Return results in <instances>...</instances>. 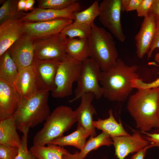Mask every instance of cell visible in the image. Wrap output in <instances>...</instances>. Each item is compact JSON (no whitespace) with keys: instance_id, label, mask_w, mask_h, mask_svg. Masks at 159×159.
Returning a JSON list of instances; mask_svg holds the SVG:
<instances>
[{"instance_id":"1","label":"cell","mask_w":159,"mask_h":159,"mask_svg":"<svg viewBox=\"0 0 159 159\" xmlns=\"http://www.w3.org/2000/svg\"><path fill=\"white\" fill-rule=\"evenodd\" d=\"M138 68L136 65L127 66L118 58L108 70L101 71L100 83L103 96L111 101H124L133 89L132 80L139 78L137 73Z\"/></svg>"},{"instance_id":"2","label":"cell","mask_w":159,"mask_h":159,"mask_svg":"<svg viewBox=\"0 0 159 159\" xmlns=\"http://www.w3.org/2000/svg\"><path fill=\"white\" fill-rule=\"evenodd\" d=\"M159 87L138 90L129 97L127 109L141 132L157 127Z\"/></svg>"},{"instance_id":"3","label":"cell","mask_w":159,"mask_h":159,"mask_svg":"<svg viewBox=\"0 0 159 159\" xmlns=\"http://www.w3.org/2000/svg\"><path fill=\"white\" fill-rule=\"evenodd\" d=\"M48 91L41 89L32 96L22 98L12 116L17 130L22 132L45 121L51 113Z\"/></svg>"},{"instance_id":"4","label":"cell","mask_w":159,"mask_h":159,"mask_svg":"<svg viewBox=\"0 0 159 159\" xmlns=\"http://www.w3.org/2000/svg\"><path fill=\"white\" fill-rule=\"evenodd\" d=\"M88 40L89 57L97 64L102 71H107L118 58L116 43L112 35L94 23Z\"/></svg>"},{"instance_id":"5","label":"cell","mask_w":159,"mask_h":159,"mask_svg":"<svg viewBox=\"0 0 159 159\" xmlns=\"http://www.w3.org/2000/svg\"><path fill=\"white\" fill-rule=\"evenodd\" d=\"M76 122L74 111L69 107L60 105L56 108L45 121L43 127L34 135L33 145L44 146L63 136Z\"/></svg>"},{"instance_id":"6","label":"cell","mask_w":159,"mask_h":159,"mask_svg":"<svg viewBox=\"0 0 159 159\" xmlns=\"http://www.w3.org/2000/svg\"><path fill=\"white\" fill-rule=\"evenodd\" d=\"M82 64V62L67 54L58 67L55 79V88L51 92L52 97L62 98L72 95L73 85L77 80Z\"/></svg>"},{"instance_id":"7","label":"cell","mask_w":159,"mask_h":159,"mask_svg":"<svg viewBox=\"0 0 159 159\" xmlns=\"http://www.w3.org/2000/svg\"><path fill=\"white\" fill-rule=\"evenodd\" d=\"M101 71L98 65L91 58H88L82 62L76 81L74 97L69 102L74 101L88 92L92 93L97 99L103 96V90L99 84Z\"/></svg>"},{"instance_id":"8","label":"cell","mask_w":159,"mask_h":159,"mask_svg":"<svg viewBox=\"0 0 159 159\" xmlns=\"http://www.w3.org/2000/svg\"><path fill=\"white\" fill-rule=\"evenodd\" d=\"M67 38L60 33L33 39L34 58L62 61L67 55Z\"/></svg>"},{"instance_id":"9","label":"cell","mask_w":159,"mask_h":159,"mask_svg":"<svg viewBox=\"0 0 159 159\" xmlns=\"http://www.w3.org/2000/svg\"><path fill=\"white\" fill-rule=\"evenodd\" d=\"M121 0H103L99 4V19L120 42L125 41L126 37L121 22Z\"/></svg>"},{"instance_id":"10","label":"cell","mask_w":159,"mask_h":159,"mask_svg":"<svg viewBox=\"0 0 159 159\" xmlns=\"http://www.w3.org/2000/svg\"><path fill=\"white\" fill-rule=\"evenodd\" d=\"M71 19L60 18L36 22H24V33L33 39L60 33L73 22Z\"/></svg>"},{"instance_id":"11","label":"cell","mask_w":159,"mask_h":159,"mask_svg":"<svg viewBox=\"0 0 159 159\" xmlns=\"http://www.w3.org/2000/svg\"><path fill=\"white\" fill-rule=\"evenodd\" d=\"M18 70L32 64L34 58L33 39L24 34L8 50Z\"/></svg>"},{"instance_id":"12","label":"cell","mask_w":159,"mask_h":159,"mask_svg":"<svg viewBox=\"0 0 159 159\" xmlns=\"http://www.w3.org/2000/svg\"><path fill=\"white\" fill-rule=\"evenodd\" d=\"M80 8V4L77 1L69 7L61 9L34 8L30 12L26 13L20 20L24 22H39L60 18L73 20V13L79 11Z\"/></svg>"},{"instance_id":"13","label":"cell","mask_w":159,"mask_h":159,"mask_svg":"<svg viewBox=\"0 0 159 159\" xmlns=\"http://www.w3.org/2000/svg\"><path fill=\"white\" fill-rule=\"evenodd\" d=\"M115 155L118 159H125L131 153L137 152L150 145L138 132L129 136L112 137Z\"/></svg>"},{"instance_id":"14","label":"cell","mask_w":159,"mask_h":159,"mask_svg":"<svg viewBox=\"0 0 159 159\" xmlns=\"http://www.w3.org/2000/svg\"><path fill=\"white\" fill-rule=\"evenodd\" d=\"M155 29V14L150 11L148 16L144 18L135 37L136 54L139 58H142L148 52L154 37Z\"/></svg>"},{"instance_id":"15","label":"cell","mask_w":159,"mask_h":159,"mask_svg":"<svg viewBox=\"0 0 159 159\" xmlns=\"http://www.w3.org/2000/svg\"><path fill=\"white\" fill-rule=\"evenodd\" d=\"M14 86L21 99L29 98L41 90L32 64L19 71Z\"/></svg>"},{"instance_id":"16","label":"cell","mask_w":159,"mask_h":159,"mask_svg":"<svg viewBox=\"0 0 159 159\" xmlns=\"http://www.w3.org/2000/svg\"><path fill=\"white\" fill-rule=\"evenodd\" d=\"M95 97L91 92L83 94L80 97V104L74 111L78 125L82 126L90 134V137L96 136L95 128L93 124V117L96 112L92 104Z\"/></svg>"},{"instance_id":"17","label":"cell","mask_w":159,"mask_h":159,"mask_svg":"<svg viewBox=\"0 0 159 159\" xmlns=\"http://www.w3.org/2000/svg\"><path fill=\"white\" fill-rule=\"evenodd\" d=\"M60 62L34 58L32 64L41 89L51 92L54 90L55 76Z\"/></svg>"},{"instance_id":"18","label":"cell","mask_w":159,"mask_h":159,"mask_svg":"<svg viewBox=\"0 0 159 159\" xmlns=\"http://www.w3.org/2000/svg\"><path fill=\"white\" fill-rule=\"evenodd\" d=\"M21 99L14 86L0 80V120L12 117Z\"/></svg>"},{"instance_id":"19","label":"cell","mask_w":159,"mask_h":159,"mask_svg":"<svg viewBox=\"0 0 159 159\" xmlns=\"http://www.w3.org/2000/svg\"><path fill=\"white\" fill-rule=\"evenodd\" d=\"M24 33V22L10 19L0 24V57Z\"/></svg>"},{"instance_id":"20","label":"cell","mask_w":159,"mask_h":159,"mask_svg":"<svg viewBox=\"0 0 159 159\" xmlns=\"http://www.w3.org/2000/svg\"><path fill=\"white\" fill-rule=\"evenodd\" d=\"M12 117L0 120V144L19 148L22 140Z\"/></svg>"},{"instance_id":"21","label":"cell","mask_w":159,"mask_h":159,"mask_svg":"<svg viewBox=\"0 0 159 159\" xmlns=\"http://www.w3.org/2000/svg\"><path fill=\"white\" fill-rule=\"evenodd\" d=\"M89 136H90V133L82 126L78 125L76 130L72 133L55 139L47 145H54L62 147L72 146L81 150L86 142V138Z\"/></svg>"},{"instance_id":"22","label":"cell","mask_w":159,"mask_h":159,"mask_svg":"<svg viewBox=\"0 0 159 159\" xmlns=\"http://www.w3.org/2000/svg\"><path fill=\"white\" fill-rule=\"evenodd\" d=\"M108 113V118L104 119L98 118L97 120L93 121V124L95 128L106 133L110 137L130 135L125 130L122 123L116 121L112 110H109Z\"/></svg>"},{"instance_id":"23","label":"cell","mask_w":159,"mask_h":159,"mask_svg":"<svg viewBox=\"0 0 159 159\" xmlns=\"http://www.w3.org/2000/svg\"><path fill=\"white\" fill-rule=\"evenodd\" d=\"M66 51L67 54L82 62L89 57L88 39L67 38Z\"/></svg>"},{"instance_id":"24","label":"cell","mask_w":159,"mask_h":159,"mask_svg":"<svg viewBox=\"0 0 159 159\" xmlns=\"http://www.w3.org/2000/svg\"><path fill=\"white\" fill-rule=\"evenodd\" d=\"M18 71L7 50L0 57V80L14 86Z\"/></svg>"},{"instance_id":"25","label":"cell","mask_w":159,"mask_h":159,"mask_svg":"<svg viewBox=\"0 0 159 159\" xmlns=\"http://www.w3.org/2000/svg\"><path fill=\"white\" fill-rule=\"evenodd\" d=\"M29 150L38 159H62L63 155L68 151L63 147L52 144L33 145Z\"/></svg>"},{"instance_id":"26","label":"cell","mask_w":159,"mask_h":159,"mask_svg":"<svg viewBox=\"0 0 159 159\" xmlns=\"http://www.w3.org/2000/svg\"><path fill=\"white\" fill-rule=\"evenodd\" d=\"M113 142L110 136L102 132L97 136L90 137L86 141L83 148L79 152L78 159H84L91 151L95 150L103 146H109Z\"/></svg>"},{"instance_id":"27","label":"cell","mask_w":159,"mask_h":159,"mask_svg":"<svg viewBox=\"0 0 159 159\" xmlns=\"http://www.w3.org/2000/svg\"><path fill=\"white\" fill-rule=\"evenodd\" d=\"M100 14L99 4L96 1L88 8L82 11L73 13L74 21L91 27L95 19Z\"/></svg>"},{"instance_id":"28","label":"cell","mask_w":159,"mask_h":159,"mask_svg":"<svg viewBox=\"0 0 159 159\" xmlns=\"http://www.w3.org/2000/svg\"><path fill=\"white\" fill-rule=\"evenodd\" d=\"M19 0L4 1L0 8V24L9 20H20L25 15L18 8Z\"/></svg>"},{"instance_id":"29","label":"cell","mask_w":159,"mask_h":159,"mask_svg":"<svg viewBox=\"0 0 159 159\" xmlns=\"http://www.w3.org/2000/svg\"><path fill=\"white\" fill-rule=\"evenodd\" d=\"M91 32V27L74 21L67 25L60 33L67 38L88 39Z\"/></svg>"},{"instance_id":"30","label":"cell","mask_w":159,"mask_h":159,"mask_svg":"<svg viewBox=\"0 0 159 159\" xmlns=\"http://www.w3.org/2000/svg\"><path fill=\"white\" fill-rule=\"evenodd\" d=\"M38 7L53 9H61L70 6L77 2L76 0H39Z\"/></svg>"},{"instance_id":"31","label":"cell","mask_w":159,"mask_h":159,"mask_svg":"<svg viewBox=\"0 0 159 159\" xmlns=\"http://www.w3.org/2000/svg\"><path fill=\"white\" fill-rule=\"evenodd\" d=\"M29 130L24 131L21 137L22 143L15 159H38L27 147L28 133Z\"/></svg>"},{"instance_id":"32","label":"cell","mask_w":159,"mask_h":159,"mask_svg":"<svg viewBox=\"0 0 159 159\" xmlns=\"http://www.w3.org/2000/svg\"><path fill=\"white\" fill-rule=\"evenodd\" d=\"M132 86L133 88H136L138 90L158 88L159 87V78L150 83L145 82L139 78H135L132 81Z\"/></svg>"},{"instance_id":"33","label":"cell","mask_w":159,"mask_h":159,"mask_svg":"<svg viewBox=\"0 0 159 159\" xmlns=\"http://www.w3.org/2000/svg\"><path fill=\"white\" fill-rule=\"evenodd\" d=\"M19 149L0 144V159H15Z\"/></svg>"},{"instance_id":"34","label":"cell","mask_w":159,"mask_h":159,"mask_svg":"<svg viewBox=\"0 0 159 159\" xmlns=\"http://www.w3.org/2000/svg\"><path fill=\"white\" fill-rule=\"evenodd\" d=\"M155 1V0H142L136 10L138 16L144 18L147 16Z\"/></svg>"},{"instance_id":"35","label":"cell","mask_w":159,"mask_h":159,"mask_svg":"<svg viewBox=\"0 0 159 159\" xmlns=\"http://www.w3.org/2000/svg\"><path fill=\"white\" fill-rule=\"evenodd\" d=\"M155 29L154 37L150 49L147 53V57H151L154 50L159 48V16L155 14Z\"/></svg>"},{"instance_id":"36","label":"cell","mask_w":159,"mask_h":159,"mask_svg":"<svg viewBox=\"0 0 159 159\" xmlns=\"http://www.w3.org/2000/svg\"><path fill=\"white\" fill-rule=\"evenodd\" d=\"M142 0H121V10L127 11L136 10Z\"/></svg>"},{"instance_id":"37","label":"cell","mask_w":159,"mask_h":159,"mask_svg":"<svg viewBox=\"0 0 159 159\" xmlns=\"http://www.w3.org/2000/svg\"><path fill=\"white\" fill-rule=\"evenodd\" d=\"M146 135L145 138L148 141L150 144L153 145L154 147L159 148V133H149L146 132H143Z\"/></svg>"},{"instance_id":"38","label":"cell","mask_w":159,"mask_h":159,"mask_svg":"<svg viewBox=\"0 0 159 159\" xmlns=\"http://www.w3.org/2000/svg\"><path fill=\"white\" fill-rule=\"evenodd\" d=\"M153 147L154 146L153 145L150 144L140 151L136 152L131 157L130 159H144L148 149Z\"/></svg>"},{"instance_id":"39","label":"cell","mask_w":159,"mask_h":159,"mask_svg":"<svg viewBox=\"0 0 159 159\" xmlns=\"http://www.w3.org/2000/svg\"><path fill=\"white\" fill-rule=\"evenodd\" d=\"M79 153L76 151L73 154H71L68 151L63 155L62 159H78Z\"/></svg>"},{"instance_id":"40","label":"cell","mask_w":159,"mask_h":159,"mask_svg":"<svg viewBox=\"0 0 159 159\" xmlns=\"http://www.w3.org/2000/svg\"><path fill=\"white\" fill-rule=\"evenodd\" d=\"M151 11L159 16V0H155Z\"/></svg>"},{"instance_id":"41","label":"cell","mask_w":159,"mask_h":159,"mask_svg":"<svg viewBox=\"0 0 159 159\" xmlns=\"http://www.w3.org/2000/svg\"><path fill=\"white\" fill-rule=\"evenodd\" d=\"M34 0H26L25 11L29 10L32 11L34 9L33 6L35 3Z\"/></svg>"},{"instance_id":"42","label":"cell","mask_w":159,"mask_h":159,"mask_svg":"<svg viewBox=\"0 0 159 159\" xmlns=\"http://www.w3.org/2000/svg\"><path fill=\"white\" fill-rule=\"evenodd\" d=\"M26 0H19L18 3V9L21 11H25Z\"/></svg>"},{"instance_id":"43","label":"cell","mask_w":159,"mask_h":159,"mask_svg":"<svg viewBox=\"0 0 159 159\" xmlns=\"http://www.w3.org/2000/svg\"><path fill=\"white\" fill-rule=\"evenodd\" d=\"M154 59L155 61L159 64V53H157L155 55Z\"/></svg>"},{"instance_id":"44","label":"cell","mask_w":159,"mask_h":159,"mask_svg":"<svg viewBox=\"0 0 159 159\" xmlns=\"http://www.w3.org/2000/svg\"><path fill=\"white\" fill-rule=\"evenodd\" d=\"M157 128H158L159 130V108L158 113Z\"/></svg>"},{"instance_id":"45","label":"cell","mask_w":159,"mask_h":159,"mask_svg":"<svg viewBox=\"0 0 159 159\" xmlns=\"http://www.w3.org/2000/svg\"></svg>"}]
</instances>
